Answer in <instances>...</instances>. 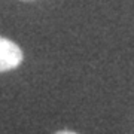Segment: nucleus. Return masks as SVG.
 <instances>
[{
	"label": "nucleus",
	"mask_w": 134,
	"mask_h": 134,
	"mask_svg": "<svg viewBox=\"0 0 134 134\" xmlns=\"http://www.w3.org/2000/svg\"><path fill=\"white\" fill-rule=\"evenodd\" d=\"M23 63V51L12 40L0 36V72L14 70Z\"/></svg>",
	"instance_id": "1"
},
{
	"label": "nucleus",
	"mask_w": 134,
	"mask_h": 134,
	"mask_svg": "<svg viewBox=\"0 0 134 134\" xmlns=\"http://www.w3.org/2000/svg\"><path fill=\"white\" fill-rule=\"evenodd\" d=\"M55 134H76V133H73V131H58Z\"/></svg>",
	"instance_id": "2"
}]
</instances>
